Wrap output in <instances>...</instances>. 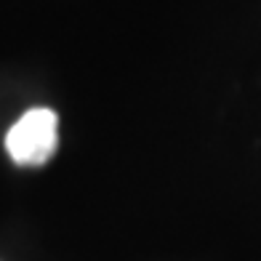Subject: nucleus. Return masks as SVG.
Returning <instances> with one entry per match:
<instances>
[{"instance_id":"obj_1","label":"nucleus","mask_w":261,"mask_h":261,"mask_svg":"<svg viewBox=\"0 0 261 261\" xmlns=\"http://www.w3.org/2000/svg\"><path fill=\"white\" fill-rule=\"evenodd\" d=\"M56 112L48 107L30 110L11 125L6 136V149L16 165H43L51 160L59 144Z\"/></svg>"}]
</instances>
